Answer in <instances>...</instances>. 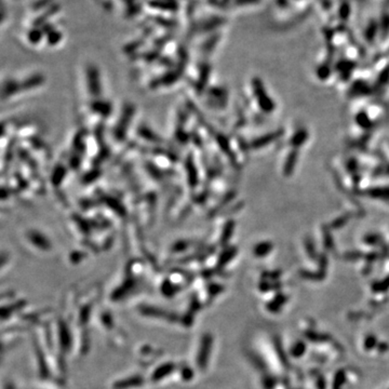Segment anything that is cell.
Here are the masks:
<instances>
[{
    "label": "cell",
    "mask_w": 389,
    "mask_h": 389,
    "mask_svg": "<svg viewBox=\"0 0 389 389\" xmlns=\"http://www.w3.org/2000/svg\"><path fill=\"white\" fill-rule=\"evenodd\" d=\"M53 3V0H36V1L32 4V9L34 11H43Z\"/></svg>",
    "instance_id": "8fae6325"
},
{
    "label": "cell",
    "mask_w": 389,
    "mask_h": 389,
    "mask_svg": "<svg viewBox=\"0 0 389 389\" xmlns=\"http://www.w3.org/2000/svg\"><path fill=\"white\" fill-rule=\"evenodd\" d=\"M147 4L153 9L165 12H176L179 10V3L174 0H148Z\"/></svg>",
    "instance_id": "3957f363"
},
{
    "label": "cell",
    "mask_w": 389,
    "mask_h": 389,
    "mask_svg": "<svg viewBox=\"0 0 389 389\" xmlns=\"http://www.w3.org/2000/svg\"><path fill=\"white\" fill-rule=\"evenodd\" d=\"M141 12V9H140V5L139 4H135L132 3L128 5V9H127V15L128 16H133L136 15L137 13Z\"/></svg>",
    "instance_id": "5bb4252c"
},
{
    "label": "cell",
    "mask_w": 389,
    "mask_h": 389,
    "mask_svg": "<svg viewBox=\"0 0 389 389\" xmlns=\"http://www.w3.org/2000/svg\"><path fill=\"white\" fill-rule=\"evenodd\" d=\"M384 175L389 176V165H387V167L385 168V170H384Z\"/></svg>",
    "instance_id": "e0dca14e"
},
{
    "label": "cell",
    "mask_w": 389,
    "mask_h": 389,
    "mask_svg": "<svg viewBox=\"0 0 389 389\" xmlns=\"http://www.w3.org/2000/svg\"><path fill=\"white\" fill-rule=\"evenodd\" d=\"M271 249H272L271 243H261L255 248V252L259 255H263L267 252H270Z\"/></svg>",
    "instance_id": "4fadbf2b"
},
{
    "label": "cell",
    "mask_w": 389,
    "mask_h": 389,
    "mask_svg": "<svg viewBox=\"0 0 389 389\" xmlns=\"http://www.w3.org/2000/svg\"><path fill=\"white\" fill-rule=\"evenodd\" d=\"M347 220H348V217L343 216V217H341V219L335 220V221L333 222V224H332V225H333L335 228L342 227L343 225H345V223H347Z\"/></svg>",
    "instance_id": "9a60e30c"
},
{
    "label": "cell",
    "mask_w": 389,
    "mask_h": 389,
    "mask_svg": "<svg viewBox=\"0 0 389 389\" xmlns=\"http://www.w3.org/2000/svg\"><path fill=\"white\" fill-rule=\"evenodd\" d=\"M253 91L261 110L265 113H272L274 110V103L266 93L264 84L260 79L253 80Z\"/></svg>",
    "instance_id": "6da1fadb"
},
{
    "label": "cell",
    "mask_w": 389,
    "mask_h": 389,
    "mask_svg": "<svg viewBox=\"0 0 389 389\" xmlns=\"http://www.w3.org/2000/svg\"><path fill=\"white\" fill-rule=\"evenodd\" d=\"M370 197L379 200H389V187H374L368 191Z\"/></svg>",
    "instance_id": "52a82bcc"
},
{
    "label": "cell",
    "mask_w": 389,
    "mask_h": 389,
    "mask_svg": "<svg viewBox=\"0 0 389 389\" xmlns=\"http://www.w3.org/2000/svg\"><path fill=\"white\" fill-rule=\"evenodd\" d=\"M308 139V133L305 129H301L297 131V132L292 136L291 139V144L295 148H299L303 144H305V142Z\"/></svg>",
    "instance_id": "ba28073f"
},
{
    "label": "cell",
    "mask_w": 389,
    "mask_h": 389,
    "mask_svg": "<svg viewBox=\"0 0 389 389\" xmlns=\"http://www.w3.org/2000/svg\"><path fill=\"white\" fill-rule=\"evenodd\" d=\"M225 23V20L222 18V16H210L208 19L200 20L196 23H194V25L192 27V30L196 33H208L212 32L215 28L220 27Z\"/></svg>",
    "instance_id": "7a4b0ae2"
},
{
    "label": "cell",
    "mask_w": 389,
    "mask_h": 389,
    "mask_svg": "<svg viewBox=\"0 0 389 389\" xmlns=\"http://www.w3.org/2000/svg\"><path fill=\"white\" fill-rule=\"evenodd\" d=\"M257 0H234V2L238 5H242V4H251V3H254L256 2Z\"/></svg>",
    "instance_id": "2e32d148"
},
{
    "label": "cell",
    "mask_w": 389,
    "mask_h": 389,
    "mask_svg": "<svg viewBox=\"0 0 389 389\" xmlns=\"http://www.w3.org/2000/svg\"><path fill=\"white\" fill-rule=\"evenodd\" d=\"M357 122L360 125V127H362L364 129H369L372 127V122L370 118L368 117V115L365 113H361L359 114L357 116Z\"/></svg>",
    "instance_id": "7c38bea8"
},
{
    "label": "cell",
    "mask_w": 389,
    "mask_h": 389,
    "mask_svg": "<svg viewBox=\"0 0 389 389\" xmlns=\"http://www.w3.org/2000/svg\"><path fill=\"white\" fill-rule=\"evenodd\" d=\"M60 11V4L59 3H53L52 5H50L49 8L42 11V13L40 14L38 18L33 22L34 27H41L45 23H48L49 18L53 16Z\"/></svg>",
    "instance_id": "277c9868"
},
{
    "label": "cell",
    "mask_w": 389,
    "mask_h": 389,
    "mask_svg": "<svg viewBox=\"0 0 389 389\" xmlns=\"http://www.w3.org/2000/svg\"><path fill=\"white\" fill-rule=\"evenodd\" d=\"M43 32L40 27H33L32 30L28 32L27 34V38L30 40V42H32L33 44H37L38 42L41 41V39L43 37Z\"/></svg>",
    "instance_id": "9c48e42d"
},
{
    "label": "cell",
    "mask_w": 389,
    "mask_h": 389,
    "mask_svg": "<svg viewBox=\"0 0 389 389\" xmlns=\"http://www.w3.org/2000/svg\"><path fill=\"white\" fill-rule=\"evenodd\" d=\"M281 135H282V131H276V132L265 134L261 137H257L256 140L251 143V146H252V148H254V150H259V148L264 147L268 144H271V143H272L273 141L278 140Z\"/></svg>",
    "instance_id": "5b68a950"
},
{
    "label": "cell",
    "mask_w": 389,
    "mask_h": 389,
    "mask_svg": "<svg viewBox=\"0 0 389 389\" xmlns=\"http://www.w3.org/2000/svg\"><path fill=\"white\" fill-rule=\"evenodd\" d=\"M297 158H299V153L297 151H292L289 156L285 159V162H284V167H283V173L284 175H291L293 173V170L295 169V165L297 162Z\"/></svg>",
    "instance_id": "8992f818"
},
{
    "label": "cell",
    "mask_w": 389,
    "mask_h": 389,
    "mask_svg": "<svg viewBox=\"0 0 389 389\" xmlns=\"http://www.w3.org/2000/svg\"><path fill=\"white\" fill-rule=\"evenodd\" d=\"M61 40H62V33L59 31L53 30L49 34H47V42L49 45L58 44Z\"/></svg>",
    "instance_id": "30bf717a"
}]
</instances>
